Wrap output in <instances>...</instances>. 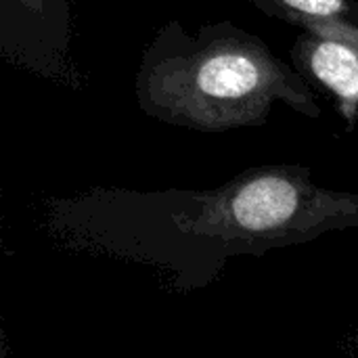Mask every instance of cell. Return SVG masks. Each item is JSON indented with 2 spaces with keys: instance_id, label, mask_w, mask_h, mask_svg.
<instances>
[{
  "instance_id": "3",
  "label": "cell",
  "mask_w": 358,
  "mask_h": 358,
  "mask_svg": "<svg viewBox=\"0 0 358 358\" xmlns=\"http://www.w3.org/2000/svg\"><path fill=\"white\" fill-rule=\"evenodd\" d=\"M4 55L46 78L61 76L69 48L67 0H0Z\"/></svg>"
},
{
  "instance_id": "2",
  "label": "cell",
  "mask_w": 358,
  "mask_h": 358,
  "mask_svg": "<svg viewBox=\"0 0 358 358\" xmlns=\"http://www.w3.org/2000/svg\"><path fill=\"white\" fill-rule=\"evenodd\" d=\"M189 239L216 241L235 250L310 241L317 235L358 227V195L325 191L289 168L254 170L218 191L189 195L170 214Z\"/></svg>"
},
{
  "instance_id": "1",
  "label": "cell",
  "mask_w": 358,
  "mask_h": 358,
  "mask_svg": "<svg viewBox=\"0 0 358 358\" xmlns=\"http://www.w3.org/2000/svg\"><path fill=\"white\" fill-rule=\"evenodd\" d=\"M136 92L153 117L195 130L262 124L275 101L321 115L292 67L258 38L231 27H210L178 44L159 38L143 61Z\"/></svg>"
},
{
  "instance_id": "4",
  "label": "cell",
  "mask_w": 358,
  "mask_h": 358,
  "mask_svg": "<svg viewBox=\"0 0 358 358\" xmlns=\"http://www.w3.org/2000/svg\"><path fill=\"white\" fill-rule=\"evenodd\" d=\"M268 6L306 27L315 38L342 42L358 50V27L344 0H268Z\"/></svg>"
},
{
  "instance_id": "5",
  "label": "cell",
  "mask_w": 358,
  "mask_h": 358,
  "mask_svg": "<svg viewBox=\"0 0 358 358\" xmlns=\"http://www.w3.org/2000/svg\"><path fill=\"white\" fill-rule=\"evenodd\" d=\"M310 71L346 105L358 103V50L342 42L313 38L302 42Z\"/></svg>"
}]
</instances>
